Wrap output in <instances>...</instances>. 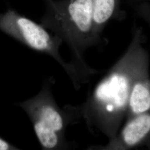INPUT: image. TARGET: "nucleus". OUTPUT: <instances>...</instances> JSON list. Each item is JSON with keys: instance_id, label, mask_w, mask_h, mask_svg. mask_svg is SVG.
Listing matches in <instances>:
<instances>
[{"instance_id": "f257e3e1", "label": "nucleus", "mask_w": 150, "mask_h": 150, "mask_svg": "<svg viewBox=\"0 0 150 150\" xmlns=\"http://www.w3.org/2000/svg\"><path fill=\"white\" fill-rule=\"evenodd\" d=\"M41 25L59 36L70 47L71 64L83 81L88 69L83 55L99 40L95 32L93 0H45Z\"/></svg>"}, {"instance_id": "f03ea898", "label": "nucleus", "mask_w": 150, "mask_h": 150, "mask_svg": "<svg viewBox=\"0 0 150 150\" xmlns=\"http://www.w3.org/2000/svg\"><path fill=\"white\" fill-rule=\"evenodd\" d=\"M54 80L50 78L43 83L38 94L17 103L31 121L35 134L43 150L68 149L70 144L65 138L67 127L77 121L75 106L60 108L52 94Z\"/></svg>"}, {"instance_id": "7ed1b4c3", "label": "nucleus", "mask_w": 150, "mask_h": 150, "mask_svg": "<svg viewBox=\"0 0 150 150\" xmlns=\"http://www.w3.org/2000/svg\"><path fill=\"white\" fill-rule=\"evenodd\" d=\"M0 30L27 47L53 58L69 76L75 88H79L82 82L80 75L73 64L62 58L59 49L63 41L59 36L51 34L41 24L11 10L0 16Z\"/></svg>"}, {"instance_id": "20e7f679", "label": "nucleus", "mask_w": 150, "mask_h": 150, "mask_svg": "<svg viewBox=\"0 0 150 150\" xmlns=\"http://www.w3.org/2000/svg\"><path fill=\"white\" fill-rule=\"evenodd\" d=\"M94 30L100 38L103 28L110 21L121 15V0H93Z\"/></svg>"}, {"instance_id": "39448f33", "label": "nucleus", "mask_w": 150, "mask_h": 150, "mask_svg": "<svg viewBox=\"0 0 150 150\" xmlns=\"http://www.w3.org/2000/svg\"><path fill=\"white\" fill-rule=\"evenodd\" d=\"M150 131V115L142 114L129 122L122 132L123 141L133 146L139 143Z\"/></svg>"}, {"instance_id": "423d86ee", "label": "nucleus", "mask_w": 150, "mask_h": 150, "mask_svg": "<svg viewBox=\"0 0 150 150\" xmlns=\"http://www.w3.org/2000/svg\"><path fill=\"white\" fill-rule=\"evenodd\" d=\"M129 104L132 112L139 115L150 108V89L144 82H139L131 92Z\"/></svg>"}, {"instance_id": "0eeeda50", "label": "nucleus", "mask_w": 150, "mask_h": 150, "mask_svg": "<svg viewBox=\"0 0 150 150\" xmlns=\"http://www.w3.org/2000/svg\"><path fill=\"white\" fill-rule=\"evenodd\" d=\"M20 150L19 148L14 146L7 142L5 139L0 137V150Z\"/></svg>"}, {"instance_id": "6e6552de", "label": "nucleus", "mask_w": 150, "mask_h": 150, "mask_svg": "<svg viewBox=\"0 0 150 150\" xmlns=\"http://www.w3.org/2000/svg\"><path fill=\"white\" fill-rule=\"evenodd\" d=\"M126 1L129 4L132 5L134 6L141 3H145V2L150 3V0H126Z\"/></svg>"}]
</instances>
